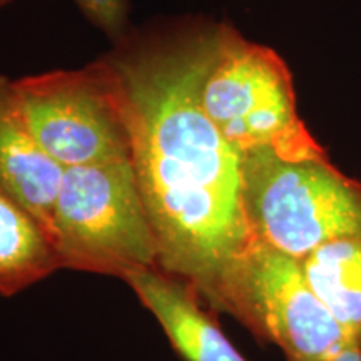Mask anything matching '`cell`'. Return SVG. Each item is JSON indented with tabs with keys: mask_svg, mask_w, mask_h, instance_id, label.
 <instances>
[{
	"mask_svg": "<svg viewBox=\"0 0 361 361\" xmlns=\"http://www.w3.org/2000/svg\"><path fill=\"white\" fill-rule=\"evenodd\" d=\"M30 133L64 168L133 159L124 94L109 59L13 80Z\"/></svg>",
	"mask_w": 361,
	"mask_h": 361,
	"instance_id": "obj_6",
	"label": "cell"
},
{
	"mask_svg": "<svg viewBox=\"0 0 361 361\" xmlns=\"http://www.w3.org/2000/svg\"><path fill=\"white\" fill-rule=\"evenodd\" d=\"M219 29H179L107 56L124 94L133 166L159 268L200 296L252 239L245 207V152L202 106Z\"/></svg>",
	"mask_w": 361,
	"mask_h": 361,
	"instance_id": "obj_1",
	"label": "cell"
},
{
	"mask_svg": "<svg viewBox=\"0 0 361 361\" xmlns=\"http://www.w3.org/2000/svg\"><path fill=\"white\" fill-rule=\"evenodd\" d=\"M243 169L252 236L300 261L333 239L361 236V186L328 159L251 151Z\"/></svg>",
	"mask_w": 361,
	"mask_h": 361,
	"instance_id": "obj_4",
	"label": "cell"
},
{
	"mask_svg": "<svg viewBox=\"0 0 361 361\" xmlns=\"http://www.w3.org/2000/svg\"><path fill=\"white\" fill-rule=\"evenodd\" d=\"M329 361H361V343L353 341Z\"/></svg>",
	"mask_w": 361,
	"mask_h": 361,
	"instance_id": "obj_12",
	"label": "cell"
},
{
	"mask_svg": "<svg viewBox=\"0 0 361 361\" xmlns=\"http://www.w3.org/2000/svg\"><path fill=\"white\" fill-rule=\"evenodd\" d=\"M313 291L361 343V236L333 239L303 259Z\"/></svg>",
	"mask_w": 361,
	"mask_h": 361,
	"instance_id": "obj_10",
	"label": "cell"
},
{
	"mask_svg": "<svg viewBox=\"0 0 361 361\" xmlns=\"http://www.w3.org/2000/svg\"><path fill=\"white\" fill-rule=\"evenodd\" d=\"M61 268L32 216L0 191V296H13Z\"/></svg>",
	"mask_w": 361,
	"mask_h": 361,
	"instance_id": "obj_9",
	"label": "cell"
},
{
	"mask_svg": "<svg viewBox=\"0 0 361 361\" xmlns=\"http://www.w3.org/2000/svg\"><path fill=\"white\" fill-rule=\"evenodd\" d=\"M201 97L211 121L243 152L271 151L288 161L326 159L298 116L290 71L264 45L223 27Z\"/></svg>",
	"mask_w": 361,
	"mask_h": 361,
	"instance_id": "obj_5",
	"label": "cell"
},
{
	"mask_svg": "<svg viewBox=\"0 0 361 361\" xmlns=\"http://www.w3.org/2000/svg\"><path fill=\"white\" fill-rule=\"evenodd\" d=\"M51 241L61 268L124 279L135 269L159 266L133 159L67 168Z\"/></svg>",
	"mask_w": 361,
	"mask_h": 361,
	"instance_id": "obj_3",
	"label": "cell"
},
{
	"mask_svg": "<svg viewBox=\"0 0 361 361\" xmlns=\"http://www.w3.org/2000/svg\"><path fill=\"white\" fill-rule=\"evenodd\" d=\"M12 0H0V8H4V7H7L8 4H11Z\"/></svg>",
	"mask_w": 361,
	"mask_h": 361,
	"instance_id": "obj_13",
	"label": "cell"
},
{
	"mask_svg": "<svg viewBox=\"0 0 361 361\" xmlns=\"http://www.w3.org/2000/svg\"><path fill=\"white\" fill-rule=\"evenodd\" d=\"M84 16L112 39H123L128 25V0H75Z\"/></svg>",
	"mask_w": 361,
	"mask_h": 361,
	"instance_id": "obj_11",
	"label": "cell"
},
{
	"mask_svg": "<svg viewBox=\"0 0 361 361\" xmlns=\"http://www.w3.org/2000/svg\"><path fill=\"white\" fill-rule=\"evenodd\" d=\"M124 281L156 316L183 361H247L201 308L200 293L186 279L152 266L133 271Z\"/></svg>",
	"mask_w": 361,
	"mask_h": 361,
	"instance_id": "obj_8",
	"label": "cell"
},
{
	"mask_svg": "<svg viewBox=\"0 0 361 361\" xmlns=\"http://www.w3.org/2000/svg\"><path fill=\"white\" fill-rule=\"evenodd\" d=\"M202 298L279 346L288 361H329L358 341L313 291L303 261L256 236Z\"/></svg>",
	"mask_w": 361,
	"mask_h": 361,
	"instance_id": "obj_2",
	"label": "cell"
},
{
	"mask_svg": "<svg viewBox=\"0 0 361 361\" xmlns=\"http://www.w3.org/2000/svg\"><path fill=\"white\" fill-rule=\"evenodd\" d=\"M64 173L30 133L13 80L0 75V191L24 207L49 239Z\"/></svg>",
	"mask_w": 361,
	"mask_h": 361,
	"instance_id": "obj_7",
	"label": "cell"
}]
</instances>
